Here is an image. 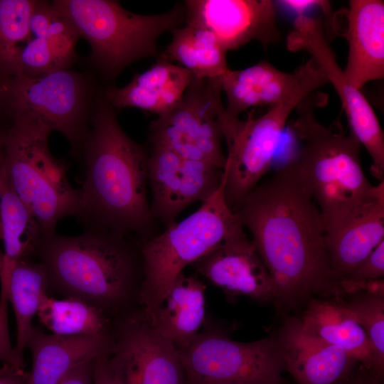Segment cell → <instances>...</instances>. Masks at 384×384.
<instances>
[{"label":"cell","mask_w":384,"mask_h":384,"mask_svg":"<svg viewBox=\"0 0 384 384\" xmlns=\"http://www.w3.org/2000/svg\"><path fill=\"white\" fill-rule=\"evenodd\" d=\"M234 212L270 275L277 313L302 309L313 297H340L324 218L292 159L258 184Z\"/></svg>","instance_id":"1"},{"label":"cell","mask_w":384,"mask_h":384,"mask_svg":"<svg viewBox=\"0 0 384 384\" xmlns=\"http://www.w3.org/2000/svg\"><path fill=\"white\" fill-rule=\"evenodd\" d=\"M80 158L76 220L84 230L131 235L140 242L161 232L148 196V154L123 130L103 94L95 99Z\"/></svg>","instance_id":"2"},{"label":"cell","mask_w":384,"mask_h":384,"mask_svg":"<svg viewBox=\"0 0 384 384\" xmlns=\"http://www.w3.org/2000/svg\"><path fill=\"white\" fill-rule=\"evenodd\" d=\"M34 260L45 269L48 295L81 300L114 322L140 309L144 262L133 236L100 230L45 234Z\"/></svg>","instance_id":"3"},{"label":"cell","mask_w":384,"mask_h":384,"mask_svg":"<svg viewBox=\"0 0 384 384\" xmlns=\"http://www.w3.org/2000/svg\"><path fill=\"white\" fill-rule=\"evenodd\" d=\"M314 92L296 108L291 130L300 147L293 161L324 218L326 237L384 201V181L372 185L360 161L361 144L340 119L321 122L315 110L327 102Z\"/></svg>","instance_id":"4"},{"label":"cell","mask_w":384,"mask_h":384,"mask_svg":"<svg viewBox=\"0 0 384 384\" xmlns=\"http://www.w3.org/2000/svg\"><path fill=\"white\" fill-rule=\"evenodd\" d=\"M51 4L89 43L88 61L107 80L134 61L156 55L159 37L186 19L181 5L160 14L142 15L112 0H55Z\"/></svg>","instance_id":"5"},{"label":"cell","mask_w":384,"mask_h":384,"mask_svg":"<svg viewBox=\"0 0 384 384\" xmlns=\"http://www.w3.org/2000/svg\"><path fill=\"white\" fill-rule=\"evenodd\" d=\"M12 116L5 143L7 178L38 222L42 235L54 233L62 218L78 217L79 189L70 183L66 164L50 152L51 129L34 116Z\"/></svg>","instance_id":"6"},{"label":"cell","mask_w":384,"mask_h":384,"mask_svg":"<svg viewBox=\"0 0 384 384\" xmlns=\"http://www.w3.org/2000/svg\"><path fill=\"white\" fill-rule=\"evenodd\" d=\"M225 174L219 188L193 213L141 242L144 277L140 308L151 319L176 279L203 255L245 232L224 196Z\"/></svg>","instance_id":"7"},{"label":"cell","mask_w":384,"mask_h":384,"mask_svg":"<svg viewBox=\"0 0 384 384\" xmlns=\"http://www.w3.org/2000/svg\"><path fill=\"white\" fill-rule=\"evenodd\" d=\"M299 68V78L292 90L262 115L242 120L229 115L225 109L219 114L228 150L224 196L233 211L269 171L292 113L309 95L328 84L311 58Z\"/></svg>","instance_id":"8"},{"label":"cell","mask_w":384,"mask_h":384,"mask_svg":"<svg viewBox=\"0 0 384 384\" xmlns=\"http://www.w3.org/2000/svg\"><path fill=\"white\" fill-rule=\"evenodd\" d=\"M203 326L188 346L177 348L186 384H288L275 331L244 343L206 319Z\"/></svg>","instance_id":"9"},{"label":"cell","mask_w":384,"mask_h":384,"mask_svg":"<svg viewBox=\"0 0 384 384\" xmlns=\"http://www.w3.org/2000/svg\"><path fill=\"white\" fill-rule=\"evenodd\" d=\"M88 78L63 69L36 77L6 78L3 95L11 114L34 116L63 134L80 158L95 100Z\"/></svg>","instance_id":"10"},{"label":"cell","mask_w":384,"mask_h":384,"mask_svg":"<svg viewBox=\"0 0 384 384\" xmlns=\"http://www.w3.org/2000/svg\"><path fill=\"white\" fill-rule=\"evenodd\" d=\"M221 92L218 78L193 76L179 104L151 122V144L224 169L226 155L218 118L225 107Z\"/></svg>","instance_id":"11"},{"label":"cell","mask_w":384,"mask_h":384,"mask_svg":"<svg viewBox=\"0 0 384 384\" xmlns=\"http://www.w3.org/2000/svg\"><path fill=\"white\" fill-rule=\"evenodd\" d=\"M290 50H304L314 60L336 90L347 117L350 131L372 159V175L384 180V134L376 114L361 90L347 80L339 66L321 21L298 15L287 38Z\"/></svg>","instance_id":"12"},{"label":"cell","mask_w":384,"mask_h":384,"mask_svg":"<svg viewBox=\"0 0 384 384\" xmlns=\"http://www.w3.org/2000/svg\"><path fill=\"white\" fill-rule=\"evenodd\" d=\"M109 361L119 384H186L177 348L141 309L115 321Z\"/></svg>","instance_id":"13"},{"label":"cell","mask_w":384,"mask_h":384,"mask_svg":"<svg viewBox=\"0 0 384 384\" xmlns=\"http://www.w3.org/2000/svg\"><path fill=\"white\" fill-rule=\"evenodd\" d=\"M147 167L151 211L164 229L176 223L186 208L208 200L224 178V169L217 166L183 157L159 146L152 145Z\"/></svg>","instance_id":"14"},{"label":"cell","mask_w":384,"mask_h":384,"mask_svg":"<svg viewBox=\"0 0 384 384\" xmlns=\"http://www.w3.org/2000/svg\"><path fill=\"white\" fill-rule=\"evenodd\" d=\"M184 8L186 23L211 31L227 52L254 41L265 48L281 39L271 0H188Z\"/></svg>","instance_id":"15"},{"label":"cell","mask_w":384,"mask_h":384,"mask_svg":"<svg viewBox=\"0 0 384 384\" xmlns=\"http://www.w3.org/2000/svg\"><path fill=\"white\" fill-rule=\"evenodd\" d=\"M191 266L232 301L243 296L260 304L274 301L270 275L245 232L224 241Z\"/></svg>","instance_id":"16"},{"label":"cell","mask_w":384,"mask_h":384,"mask_svg":"<svg viewBox=\"0 0 384 384\" xmlns=\"http://www.w3.org/2000/svg\"><path fill=\"white\" fill-rule=\"evenodd\" d=\"M283 316L275 332L296 384H344L352 376L360 365L355 358L304 329L297 316Z\"/></svg>","instance_id":"17"},{"label":"cell","mask_w":384,"mask_h":384,"mask_svg":"<svg viewBox=\"0 0 384 384\" xmlns=\"http://www.w3.org/2000/svg\"><path fill=\"white\" fill-rule=\"evenodd\" d=\"M113 344L114 333L64 336L33 326L27 343L32 357L27 384H55L81 363L110 355Z\"/></svg>","instance_id":"18"},{"label":"cell","mask_w":384,"mask_h":384,"mask_svg":"<svg viewBox=\"0 0 384 384\" xmlns=\"http://www.w3.org/2000/svg\"><path fill=\"white\" fill-rule=\"evenodd\" d=\"M347 13L348 52L343 73L357 90L384 77V1L351 0Z\"/></svg>","instance_id":"19"},{"label":"cell","mask_w":384,"mask_h":384,"mask_svg":"<svg viewBox=\"0 0 384 384\" xmlns=\"http://www.w3.org/2000/svg\"><path fill=\"white\" fill-rule=\"evenodd\" d=\"M192 78L186 68L162 58L125 86L108 87L103 95L114 109L133 107L161 117L179 104Z\"/></svg>","instance_id":"20"},{"label":"cell","mask_w":384,"mask_h":384,"mask_svg":"<svg viewBox=\"0 0 384 384\" xmlns=\"http://www.w3.org/2000/svg\"><path fill=\"white\" fill-rule=\"evenodd\" d=\"M299 78V68L293 73L277 69L266 60L242 70L229 69L218 78L226 97V112L234 117L250 108L272 106L285 98Z\"/></svg>","instance_id":"21"},{"label":"cell","mask_w":384,"mask_h":384,"mask_svg":"<svg viewBox=\"0 0 384 384\" xmlns=\"http://www.w3.org/2000/svg\"><path fill=\"white\" fill-rule=\"evenodd\" d=\"M297 316L304 329L343 349L370 370L372 354L367 336L348 309L344 297H313Z\"/></svg>","instance_id":"22"},{"label":"cell","mask_w":384,"mask_h":384,"mask_svg":"<svg viewBox=\"0 0 384 384\" xmlns=\"http://www.w3.org/2000/svg\"><path fill=\"white\" fill-rule=\"evenodd\" d=\"M206 289L197 275L182 272L151 319L158 332L178 348L188 346L205 323Z\"/></svg>","instance_id":"23"},{"label":"cell","mask_w":384,"mask_h":384,"mask_svg":"<svg viewBox=\"0 0 384 384\" xmlns=\"http://www.w3.org/2000/svg\"><path fill=\"white\" fill-rule=\"evenodd\" d=\"M0 223L4 246L0 257V282H6L17 262L34 260L43 233L36 218L12 188L4 166L0 169Z\"/></svg>","instance_id":"24"},{"label":"cell","mask_w":384,"mask_h":384,"mask_svg":"<svg viewBox=\"0 0 384 384\" xmlns=\"http://www.w3.org/2000/svg\"><path fill=\"white\" fill-rule=\"evenodd\" d=\"M383 240L384 201L326 237L330 265L336 281L346 278Z\"/></svg>","instance_id":"25"},{"label":"cell","mask_w":384,"mask_h":384,"mask_svg":"<svg viewBox=\"0 0 384 384\" xmlns=\"http://www.w3.org/2000/svg\"><path fill=\"white\" fill-rule=\"evenodd\" d=\"M48 294V279L43 265L34 260H21L8 279L6 298L12 305L16 323L15 356L24 368L23 353L43 298Z\"/></svg>","instance_id":"26"},{"label":"cell","mask_w":384,"mask_h":384,"mask_svg":"<svg viewBox=\"0 0 384 384\" xmlns=\"http://www.w3.org/2000/svg\"><path fill=\"white\" fill-rule=\"evenodd\" d=\"M171 33L163 59L177 61L198 78H218L230 69L227 51L209 30L186 23Z\"/></svg>","instance_id":"27"},{"label":"cell","mask_w":384,"mask_h":384,"mask_svg":"<svg viewBox=\"0 0 384 384\" xmlns=\"http://www.w3.org/2000/svg\"><path fill=\"white\" fill-rule=\"evenodd\" d=\"M36 316L53 334L64 336L112 334L114 321L97 308L73 298L46 295Z\"/></svg>","instance_id":"28"},{"label":"cell","mask_w":384,"mask_h":384,"mask_svg":"<svg viewBox=\"0 0 384 384\" xmlns=\"http://www.w3.org/2000/svg\"><path fill=\"white\" fill-rule=\"evenodd\" d=\"M346 306L364 329L372 354L369 371L383 380L384 374V282L374 283L371 288L344 297Z\"/></svg>","instance_id":"29"},{"label":"cell","mask_w":384,"mask_h":384,"mask_svg":"<svg viewBox=\"0 0 384 384\" xmlns=\"http://www.w3.org/2000/svg\"><path fill=\"white\" fill-rule=\"evenodd\" d=\"M36 0H0V74L15 73L16 57L31 38L29 21Z\"/></svg>","instance_id":"30"},{"label":"cell","mask_w":384,"mask_h":384,"mask_svg":"<svg viewBox=\"0 0 384 384\" xmlns=\"http://www.w3.org/2000/svg\"><path fill=\"white\" fill-rule=\"evenodd\" d=\"M75 58L59 52L44 38L31 37L18 53L14 76L36 77L69 69Z\"/></svg>","instance_id":"31"},{"label":"cell","mask_w":384,"mask_h":384,"mask_svg":"<svg viewBox=\"0 0 384 384\" xmlns=\"http://www.w3.org/2000/svg\"><path fill=\"white\" fill-rule=\"evenodd\" d=\"M95 360L81 363L55 384H92Z\"/></svg>","instance_id":"32"},{"label":"cell","mask_w":384,"mask_h":384,"mask_svg":"<svg viewBox=\"0 0 384 384\" xmlns=\"http://www.w3.org/2000/svg\"><path fill=\"white\" fill-rule=\"evenodd\" d=\"M109 356L96 358L92 384H119L110 366Z\"/></svg>","instance_id":"33"},{"label":"cell","mask_w":384,"mask_h":384,"mask_svg":"<svg viewBox=\"0 0 384 384\" xmlns=\"http://www.w3.org/2000/svg\"><path fill=\"white\" fill-rule=\"evenodd\" d=\"M28 372L8 363L0 368V384H27Z\"/></svg>","instance_id":"34"},{"label":"cell","mask_w":384,"mask_h":384,"mask_svg":"<svg viewBox=\"0 0 384 384\" xmlns=\"http://www.w3.org/2000/svg\"><path fill=\"white\" fill-rule=\"evenodd\" d=\"M344 384H383L368 370L359 365L352 376Z\"/></svg>","instance_id":"35"},{"label":"cell","mask_w":384,"mask_h":384,"mask_svg":"<svg viewBox=\"0 0 384 384\" xmlns=\"http://www.w3.org/2000/svg\"><path fill=\"white\" fill-rule=\"evenodd\" d=\"M7 130L4 132L0 131V169L2 168L4 165L5 143Z\"/></svg>","instance_id":"36"},{"label":"cell","mask_w":384,"mask_h":384,"mask_svg":"<svg viewBox=\"0 0 384 384\" xmlns=\"http://www.w3.org/2000/svg\"><path fill=\"white\" fill-rule=\"evenodd\" d=\"M4 82V80L3 81L0 78V99L2 98Z\"/></svg>","instance_id":"37"},{"label":"cell","mask_w":384,"mask_h":384,"mask_svg":"<svg viewBox=\"0 0 384 384\" xmlns=\"http://www.w3.org/2000/svg\"><path fill=\"white\" fill-rule=\"evenodd\" d=\"M1 238H2V232H1V223H0V240H1Z\"/></svg>","instance_id":"38"}]
</instances>
